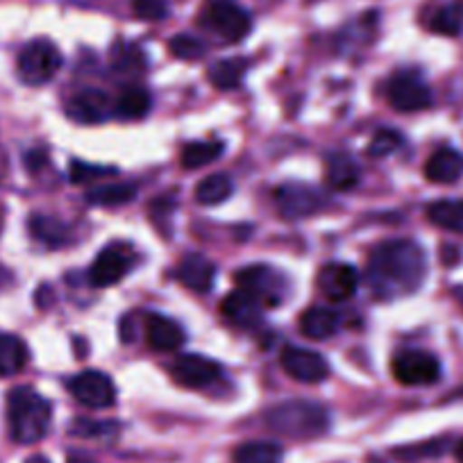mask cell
<instances>
[{"mask_svg":"<svg viewBox=\"0 0 463 463\" xmlns=\"http://www.w3.org/2000/svg\"><path fill=\"white\" fill-rule=\"evenodd\" d=\"M425 275V252L409 239L380 243L368 260V287L380 300H395L418 291Z\"/></svg>","mask_w":463,"mask_h":463,"instance_id":"6da1fadb","label":"cell"},{"mask_svg":"<svg viewBox=\"0 0 463 463\" xmlns=\"http://www.w3.org/2000/svg\"><path fill=\"white\" fill-rule=\"evenodd\" d=\"M52 407L30 386H16L7 398V422L16 443H39L51 430Z\"/></svg>","mask_w":463,"mask_h":463,"instance_id":"7a4b0ae2","label":"cell"},{"mask_svg":"<svg viewBox=\"0 0 463 463\" xmlns=\"http://www.w3.org/2000/svg\"><path fill=\"white\" fill-rule=\"evenodd\" d=\"M266 425L288 439L311 440L329 430V411L309 400H287L266 413Z\"/></svg>","mask_w":463,"mask_h":463,"instance_id":"3957f363","label":"cell"},{"mask_svg":"<svg viewBox=\"0 0 463 463\" xmlns=\"http://www.w3.org/2000/svg\"><path fill=\"white\" fill-rule=\"evenodd\" d=\"M203 21L213 34L230 43H237L248 37L252 28L250 12L237 0H209L203 12Z\"/></svg>","mask_w":463,"mask_h":463,"instance_id":"277c9868","label":"cell"},{"mask_svg":"<svg viewBox=\"0 0 463 463\" xmlns=\"http://www.w3.org/2000/svg\"><path fill=\"white\" fill-rule=\"evenodd\" d=\"M237 287L261 307H278L287 296V278L266 264H252L239 270Z\"/></svg>","mask_w":463,"mask_h":463,"instance_id":"5b68a950","label":"cell"},{"mask_svg":"<svg viewBox=\"0 0 463 463\" xmlns=\"http://www.w3.org/2000/svg\"><path fill=\"white\" fill-rule=\"evenodd\" d=\"M60 69L61 52L48 39H34V42L25 43L19 55V78L33 87L51 82Z\"/></svg>","mask_w":463,"mask_h":463,"instance_id":"8992f818","label":"cell"},{"mask_svg":"<svg viewBox=\"0 0 463 463\" xmlns=\"http://www.w3.org/2000/svg\"><path fill=\"white\" fill-rule=\"evenodd\" d=\"M393 375L404 386H430L440 380V362L425 350H402L393 359Z\"/></svg>","mask_w":463,"mask_h":463,"instance_id":"52a82bcc","label":"cell"},{"mask_svg":"<svg viewBox=\"0 0 463 463\" xmlns=\"http://www.w3.org/2000/svg\"><path fill=\"white\" fill-rule=\"evenodd\" d=\"M389 102L398 111H422L431 105V89L416 71H402L389 80Z\"/></svg>","mask_w":463,"mask_h":463,"instance_id":"ba28073f","label":"cell"},{"mask_svg":"<svg viewBox=\"0 0 463 463\" xmlns=\"http://www.w3.org/2000/svg\"><path fill=\"white\" fill-rule=\"evenodd\" d=\"M69 389L80 404L89 409H109L116 404V386L102 371H82L69 382Z\"/></svg>","mask_w":463,"mask_h":463,"instance_id":"9c48e42d","label":"cell"},{"mask_svg":"<svg viewBox=\"0 0 463 463\" xmlns=\"http://www.w3.org/2000/svg\"><path fill=\"white\" fill-rule=\"evenodd\" d=\"M273 198L279 213L284 218H291V221L311 216V213H316L323 207V195H320V191L309 184H302V182H284V184H279L275 189Z\"/></svg>","mask_w":463,"mask_h":463,"instance_id":"30bf717a","label":"cell"},{"mask_svg":"<svg viewBox=\"0 0 463 463\" xmlns=\"http://www.w3.org/2000/svg\"><path fill=\"white\" fill-rule=\"evenodd\" d=\"M282 368L302 384H320L327 380L329 364L323 354L307 347L287 345L282 350Z\"/></svg>","mask_w":463,"mask_h":463,"instance_id":"8fae6325","label":"cell"},{"mask_svg":"<svg viewBox=\"0 0 463 463\" xmlns=\"http://www.w3.org/2000/svg\"><path fill=\"white\" fill-rule=\"evenodd\" d=\"M171 373L177 384L186 386V389H204L221 380L222 368L221 364L203 357V354H182L175 359Z\"/></svg>","mask_w":463,"mask_h":463,"instance_id":"7c38bea8","label":"cell"},{"mask_svg":"<svg viewBox=\"0 0 463 463\" xmlns=\"http://www.w3.org/2000/svg\"><path fill=\"white\" fill-rule=\"evenodd\" d=\"M66 114L73 118L75 123H84V126H96L102 123L109 114H114V102L109 100L105 91L100 89H84V91L75 93L69 102H66Z\"/></svg>","mask_w":463,"mask_h":463,"instance_id":"4fadbf2b","label":"cell"},{"mask_svg":"<svg viewBox=\"0 0 463 463\" xmlns=\"http://www.w3.org/2000/svg\"><path fill=\"white\" fill-rule=\"evenodd\" d=\"M318 288L329 302H345L357 293L359 273L350 264H327L318 273Z\"/></svg>","mask_w":463,"mask_h":463,"instance_id":"5bb4252c","label":"cell"},{"mask_svg":"<svg viewBox=\"0 0 463 463\" xmlns=\"http://www.w3.org/2000/svg\"><path fill=\"white\" fill-rule=\"evenodd\" d=\"M132 266V255L123 248L109 246L96 257V261L91 264V270H89V282L93 287H111V284L121 282L128 275Z\"/></svg>","mask_w":463,"mask_h":463,"instance_id":"9a60e30c","label":"cell"},{"mask_svg":"<svg viewBox=\"0 0 463 463\" xmlns=\"http://www.w3.org/2000/svg\"><path fill=\"white\" fill-rule=\"evenodd\" d=\"M146 341L155 353H175L182 343L186 341V334L180 323L162 314L146 316Z\"/></svg>","mask_w":463,"mask_h":463,"instance_id":"2e32d148","label":"cell"},{"mask_svg":"<svg viewBox=\"0 0 463 463\" xmlns=\"http://www.w3.org/2000/svg\"><path fill=\"white\" fill-rule=\"evenodd\" d=\"M177 279L189 291L207 293L213 287V279H216V266L203 255H186L177 266Z\"/></svg>","mask_w":463,"mask_h":463,"instance_id":"e0dca14e","label":"cell"},{"mask_svg":"<svg viewBox=\"0 0 463 463\" xmlns=\"http://www.w3.org/2000/svg\"><path fill=\"white\" fill-rule=\"evenodd\" d=\"M221 311L237 327L250 329L261 323V305L257 300H252L248 293L239 291V288L234 293H230V296L222 298Z\"/></svg>","mask_w":463,"mask_h":463,"instance_id":"ac0fdd59","label":"cell"},{"mask_svg":"<svg viewBox=\"0 0 463 463\" xmlns=\"http://www.w3.org/2000/svg\"><path fill=\"white\" fill-rule=\"evenodd\" d=\"M425 175L436 184H452L463 175V155L454 148H439L427 159Z\"/></svg>","mask_w":463,"mask_h":463,"instance_id":"d6986e66","label":"cell"},{"mask_svg":"<svg viewBox=\"0 0 463 463\" xmlns=\"http://www.w3.org/2000/svg\"><path fill=\"white\" fill-rule=\"evenodd\" d=\"M150 107H153V96L148 89L144 87H126L121 96L114 102V116L123 118V121H139L144 116H148Z\"/></svg>","mask_w":463,"mask_h":463,"instance_id":"ffe728a7","label":"cell"},{"mask_svg":"<svg viewBox=\"0 0 463 463\" xmlns=\"http://www.w3.org/2000/svg\"><path fill=\"white\" fill-rule=\"evenodd\" d=\"M362 180V168L350 155L332 153L327 157V182L336 191H350Z\"/></svg>","mask_w":463,"mask_h":463,"instance_id":"44dd1931","label":"cell"},{"mask_svg":"<svg viewBox=\"0 0 463 463\" xmlns=\"http://www.w3.org/2000/svg\"><path fill=\"white\" fill-rule=\"evenodd\" d=\"M338 316L327 307H311L302 314L300 318V332L311 341H325V338L334 336L338 332Z\"/></svg>","mask_w":463,"mask_h":463,"instance_id":"7402d4cb","label":"cell"},{"mask_svg":"<svg viewBox=\"0 0 463 463\" xmlns=\"http://www.w3.org/2000/svg\"><path fill=\"white\" fill-rule=\"evenodd\" d=\"M28 345L14 334H0V375H16L28 364Z\"/></svg>","mask_w":463,"mask_h":463,"instance_id":"603a6c76","label":"cell"},{"mask_svg":"<svg viewBox=\"0 0 463 463\" xmlns=\"http://www.w3.org/2000/svg\"><path fill=\"white\" fill-rule=\"evenodd\" d=\"M248 73V61L241 57H232V60H221L209 69V80L213 87L221 91H230V89L241 87L243 78Z\"/></svg>","mask_w":463,"mask_h":463,"instance_id":"cb8c5ba5","label":"cell"},{"mask_svg":"<svg viewBox=\"0 0 463 463\" xmlns=\"http://www.w3.org/2000/svg\"><path fill=\"white\" fill-rule=\"evenodd\" d=\"M232 194H234V182H232V177L225 175V173L207 175L204 180H200L198 186H195V200H198L200 204H207V207L225 203Z\"/></svg>","mask_w":463,"mask_h":463,"instance_id":"d4e9b609","label":"cell"},{"mask_svg":"<svg viewBox=\"0 0 463 463\" xmlns=\"http://www.w3.org/2000/svg\"><path fill=\"white\" fill-rule=\"evenodd\" d=\"M222 153H225L222 141H194V144L182 148L180 162L189 171H195V168L209 166L212 162H216Z\"/></svg>","mask_w":463,"mask_h":463,"instance_id":"484cf974","label":"cell"},{"mask_svg":"<svg viewBox=\"0 0 463 463\" xmlns=\"http://www.w3.org/2000/svg\"><path fill=\"white\" fill-rule=\"evenodd\" d=\"M427 218L443 230L463 234V200H439L427 207Z\"/></svg>","mask_w":463,"mask_h":463,"instance_id":"4316f807","label":"cell"},{"mask_svg":"<svg viewBox=\"0 0 463 463\" xmlns=\"http://www.w3.org/2000/svg\"><path fill=\"white\" fill-rule=\"evenodd\" d=\"M234 463H282V448L270 440H248L234 449Z\"/></svg>","mask_w":463,"mask_h":463,"instance_id":"83f0119b","label":"cell"},{"mask_svg":"<svg viewBox=\"0 0 463 463\" xmlns=\"http://www.w3.org/2000/svg\"><path fill=\"white\" fill-rule=\"evenodd\" d=\"M137 195V186L128 182H114V184L96 186L87 194V200L98 207H118V204L132 203Z\"/></svg>","mask_w":463,"mask_h":463,"instance_id":"f1b7e54d","label":"cell"},{"mask_svg":"<svg viewBox=\"0 0 463 463\" xmlns=\"http://www.w3.org/2000/svg\"><path fill=\"white\" fill-rule=\"evenodd\" d=\"M430 28L436 34H443V37H458L463 33L461 3H449V5H443L440 10H436V14L431 16Z\"/></svg>","mask_w":463,"mask_h":463,"instance_id":"f546056e","label":"cell"},{"mask_svg":"<svg viewBox=\"0 0 463 463\" xmlns=\"http://www.w3.org/2000/svg\"><path fill=\"white\" fill-rule=\"evenodd\" d=\"M30 232H33V237L39 239L46 246H61L69 239V230L66 225H61L57 218H48V216H34L30 221Z\"/></svg>","mask_w":463,"mask_h":463,"instance_id":"4dcf8cb0","label":"cell"},{"mask_svg":"<svg viewBox=\"0 0 463 463\" xmlns=\"http://www.w3.org/2000/svg\"><path fill=\"white\" fill-rule=\"evenodd\" d=\"M168 48H171V55L177 57V60H184V61H194V60H200V57L204 55V43L200 42L198 37H194V34H177V37L171 39V43H168Z\"/></svg>","mask_w":463,"mask_h":463,"instance_id":"1f68e13d","label":"cell"},{"mask_svg":"<svg viewBox=\"0 0 463 463\" xmlns=\"http://www.w3.org/2000/svg\"><path fill=\"white\" fill-rule=\"evenodd\" d=\"M402 146V135L395 130H380L373 137L371 146H368V155L371 157H386V155L395 153Z\"/></svg>","mask_w":463,"mask_h":463,"instance_id":"d6a6232c","label":"cell"},{"mask_svg":"<svg viewBox=\"0 0 463 463\" xmlns=\"http://www.w3.org/2000/svg\"><path fill=\"white\" fill-rule=\"evenodd\" d=\"M114 173V168H105V166H93V164H82L75 159L71 164V182L73 184H84V182H93L98 177H105Z\"/></svg>","mask_w":463,"mask_h":463,"instance_id":"836d02e7","label":"cell"},{"mask_svg":"<svg viewBox=\"0 0 463 463\" xmlns=\"http://www.w3.org/2000/svg\"><path fill=\"white\" fill-rule=\"evenodd\" d=\"M135 14L144 21H162L168 16L166 0H135Z\"/></svg>","mask_w":463,"mask_h":463,"instance_id":"e575fe53","label":"cell"},{"mask_svg":"<svg viewBox=\"0 0 463 463\" xmlns=\"http://www.w3.org/2000/svg\"><path fill=\"white\" fill-rule=\"evenodd\" d=\"M114 422H102V420H89V418H78L73 425V434L87 436V439H93V436H105L109 431H114Z\"/></svg>","mask_w":463,"mask_h":463,"instance_id":"d590c367","label":"cell"},{"mask_svg":"<svg viewBox=\"0 0 463 463\" xmlns=\"http://www.w3.org/2000/svg\"><path fill=\"white\" fill-rule=\"evenodd\" d=\"M454 457H457V461H458V463H463V439L458 440L457 449H454Z\"/></svg>","mask_w":463,"mask_h":463,"instance_id":"8d00e7d4","label":"cell"},{"mask_svg":"<svg viewBox=\"0 0 463 463\" xmlns=\"http://www.w3.org/2000/svg\"><path fill=\"white\" fill-rule=\"evenodd\" d=\"M25 463H51V461H48L46 457H42V454H34V457H30Z\"/></svg>","mask_w":463,"mask_h":463,"instance_id":"74e56055","label":"cell"}]
</instances>
